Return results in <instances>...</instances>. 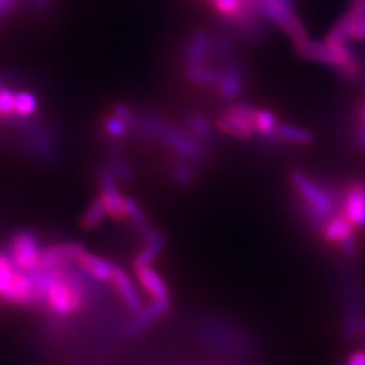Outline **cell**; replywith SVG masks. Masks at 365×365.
Instances as JSON below:
<instances>
[{
	"label": "cell",
	"instance_id": "33",
	"mask_svg": "<svg viewBox=\"0 0 365 365\" xmlns=\"http://www.w3.org/2000/svg\"><path fill=\"white\" fill-rule=\"evenodd\" d=\"M52 0H29L31 6L36 9V11H46L49 8Z\"/></svg>",
	"mask_w": 365,
	"mask_h": 365
},
{
	"label": "cell",
	"instance_id": "29",
	"mask_svg": "<svg viewBox=\"0 0 365 365\" xmlns=\"http://www.w3.org/2000/svg\"><path fill=\"white\" fill-rule=\"evenodd\" d=\"M335 68L341 76H344L346 79H350V81H353V79H356L359 76V60L349 61V63L341 64Z\"/></svg>",
	"mask_w": 365,
	"mask_h": 365
},
{
	"label": "cell",
	"instance_id": "8",
	"mask_svg": "<svg viewBox=\"0 0 365 365\" xmlns=\"http://www.w3.org/2000/svg\"><path fill=\"white\" fill-rule=\"evenodd\" d=\"M98 182L101 189L99 197L104 202L110 218L114 221L127 220V216H125V197H122L118 186V178L110 166L99 169Z\"/></svg>",
	"mask_w": 365,
	"mask_h": 365
},
{
	"label": "cell",
	"instance_id": "14",
	"mask_svg": "<svg viewBox=\"0 0 365 365\" xmlns=\"http://www.w3.org/2000/svg\"><path fill=\"white\" fill-rule=\"evenodd\" d=\"M216 128L227 135L237 137V139H250L255 134V122L242 114L225 110L216 119Z\"/></svg>",
	"mask_w": 365,
	"mask_h": 365
},
{
	"label": "cell",
	"instance_id": "3",
	"mask_svg": "<svg viewBox=\"0 0 365 365\" xmlns=\"http://www.w3.org/2000/svg\"><path fill=\"white\" fill-rule=\"evenodd\" d=\"M262 16L277 25L295 43L307 40V32L294 11V0H256Z\"/></svg>",
	"mask_w": 365,
	"mask_h": 365
},
{
	"label": "cell",
	"instance_id": "26",
	"mask_svg": "<svg viewBox=\"0 0 365 365\" xmlns=\"http://www.w3.org/2000/svg\"><path fill=\"white\" fill-rule=\"evenodd\" d=\"M16 118V91L8 86L0 88V119L9 120Z\"/></svg>",
	"mask_w": 365,
	"mask_h": 365
},
{
	"label": "cell",
	"instance_id": "35",
	"mask_svg": "<svg viewBox=\"0 0 365 365\" xmlns=\"http://www.w3.org/2000/svg\"><path fill=\"white\" fill-rule=\"evenodd\" d=\"M359 335L365 336V319H361V323H359Z\"/></svg>",
	"mask_w": 365,
	"mask_h": 365
},
{
	"label": "cell",
	"instance_id": "15",
	"mask_svg": "<svg viewBox=\"0 0 365 365\" xmlns=\"http://www.w3.org/2000/svg\"><path fill=\"white\" fill-rule=\"evenodd\" d=\"M76 264L87 274V276H90L91 279L99 283L110 282L113 277L114 268H116V264H113V262L101 256H96L93 253H88L87 250L78 257Z\"/></svg>",
	"mask_w": 365,
	"mask_h": 365
},
{
	"label": "cell",
	"instance_id": "25",
	"mask_svg": "<svg viewBox=\"0 0 365 365\" xmlns=\"http://www.w3.org/2000/svg\"><path fill=\"white\" fill-rule=\"evenodd\" d=\"M110 168L118 180H122L125 182L133 180V170H131L130 165L125 162L122 154L118 150H114V148H111L110 150Z\"/></svg>",
	"mask_w": 365,
	"mask_h": 365
},
{
	"label": "cell",
	"instance_id": "24",
	"mask_svg": "<svg viewBox=\"0 0 365 365\" xmlns=\"http://www.w3.org/2000/svg\"><path fill=\"white\" fill-rule=\"evenodd\" d=\"M38 111V99L29 91H17L16 93V116L26 119Z\"/></svg>",
	"mask_w": 365,
	"mask_h": 365
},
{
	"label": "cell",
	"instance_id": "31",
	"mask_svg": "<svg viewBox=\"0 0 365 365\" xmlns=\"http://www.w3.org/2000/svg\"><path fill=\"white\" fill-rule=\"evenodd\" d=\"M351 21H356L358 19L365 16V0H355L349 13L346 14Z\"/></svg>",
	"mask_w": 365,
	"mask_h": 365
},
{
	"label": "cell",
	"instance_id": "11",
	"mask_svg": "<svg viewBox=\"0 0 365 365\" xmlns=\"http://www.w3.org/2000/svg\"><path fill=\"white\" fill-rule=\"evenodd\" d=\"M110 283L113 284V288H114V291H116L123 306L127 307L131 314L135 315L143 309L145 303L142 300V295L139 294V291H137L135 284L127 271L116 265Z\"/></svg>",
	"mask_w": 365,
	"mask_h": 365
},
{
	"label": "cell",
	"instance_id": "5",
	"mask_svg": "<svg viewBox=\"0 0 365 365\" xmlns=\"http://www.w3.org/2000/svg\"><path fill=\"white\" fill-rule=\"evenodd\" d=\"M323 241L334 245L346 257H355L358 255L356 227L353 225L341 210L334 213L326 221L322 235Z\"/></svg>",
	"mask_w": 365,
	"mask_h": 365
},
{
	"label": "cell",
	"instance_id": "32",
	"mask_svg": "<svg viewBox=\"0 0 365 365\" xmlns=\"http://www.w3.org/2000/svg\"><path fill=\"white\" fill-rule=\"evenodd\" d=\"M344 365H365V350H356L350 353Z\"/></svg>",
	"mask_w": 365,
	"mask_h": 365
},
{
	"label": "cell",
	"instance_id": "27",
	"mask_svg": "<svg viewBox=\"0 0 365 365\" xmlns=\"http://www.w3.org/2000/svg\"><path fill=\"white\" fill-rule=\"evenodd\" d=\"M212 4L221 17L225 20H233L242 11L245 0H212Z\"/></svg>",
	"mask_w": 365,
	"mask_h": 365
},
{
	"label": "cell",
	"instance_id": "13",
	"mask_svg": "<svg viewBox=\"0 0 365 365\" xmlns=\"http://www.w3.org/2000/svg\"><path fill=\"white\" fill-rule=\"evenodd\" d=\"M222 76L218 87V93L224 99H233L242 91L244 87V68L235 60H224Z\"/></svg>",
	"mask_w": 365,
	"mask_h": 365
},
{
	"label": "cell",
	"instance_id": "22",
	"mask_svg": "<svg viewBox=\"0 0 365 365\" xmlns=\"http://www.w3.org/2000/svg\"><path fill=\"white\" fill-rule=\"evenodd\" d=\"M19 271L20 269L16 267L9 253L0 251V299L8 292Z\"/></svg>",
	"mask_w": 365,
	"mask_h": 365
},
{
	"label": "cell",
	"instance_id": "7",
	"mask_svg": "<svg viewBox=\"0 0 365 365\" xmlns=\"http://www.w3.org/2000/svg\"><path fill=\"white\" fill-rule=\"evenodd\" d=\"M40 239L36 233L29 230L17 232L9 244V256L13 259L16 267L21 271H36L40 267L41 257Z\"/></svg>",
	"mask_w": 365,
	"mask_h": 365
},
{
	"label": "cell",
	"instance_id": "10",
	"mask_svg": "<svg viewBox=\"0 0 365 365\" xmlns=\"http://www.w3.org/2000/svg\"><path fill=\"white\" fill-rule=\"evenodd\" d=\"M86 251V248L79 244L67 242V244H56L46 247L41 251L40 267L38 269H56L64 268L72 262H76L78 257Z\"/></svg>",
	"mask_w": 365,
	"mask_h": 365
},
{
	"label": "cell",
	"instance_id": "18",
	"mask_svg": "<svg viewBox=\"0 0 365 365\" xmlns=\"http://www.w3.org/2000/svg\"><path fill=\"white\" fill-rule=\"evenodd\" d=\"M107 216H108V213H107L104 202H102L101 197H96L87 205V209L81 215L79 225H81V228H84V230H87V232L95 230L96 227H99L102 222H104Z\"/></svg>",
	"mask_w": 365,
	"mask_h": 365
},
{
	"label": "cell",
	"instance_id": "20",
	"mask_svg": "<svg viewBox=\"0 0 365 365\" xmlns=\"http://www.w3.org/2000/svg\"><path fill=\"white\" fill-rule=\"evenodd\" d=\"M276 137L280 140L295 143V145H309L314 140V135L311 131L294 127V125H288V123L277 125Z\"/></svg>",
	"mask_w": 365,
	"mask_h": 365
},
{
	"label": "cell",
	"instance_id": "1",
	"mask_svg": "<svg viewBox=\"0 0 365 365\" xmlns=\"http://www.w3.org/2000/svg\"><path fill=\"white\" fill-rule=\"evenodd\" d=\"M49 282L43 303L55 317H72L86 304L83 283L63 268L48 269Z\"/></svg>",
	"mask_w": 365,
	"mask_h": 365
},
{
	"label": "cell",
	"instance_id": "30",
	"mask_svg": "<svg viewBox=\"0 0 365 365\" xmlns=\"http://www.w3.org/2000/svg\"><path fill=\"white\" fill-rule=\"evenodd\" d=\"M113 114H114V116L120 118L123 122H127L131 128H133V125H134V122L137 119L134 111L128 106H125V104L113 106Z\"/></svg>",
	"mask_w": 365,
	"mask_h": 365
},
{
	"label": "cell",
	"instance_id": "17",
	"mask_svg": "<svg viewBox=\"0 0 365 365\" xmlns=\"http://www.w3.org/2000/svg\"><path fill=\"white\" fill-rule=\"evenodd\" d=\"M185 76L189 83L195 86L216 87L221 81L222 71L221 68L210 67L207 64H186Z\"/></svg>",
	"mask_w": 365,
	"mask_h": 365
},
{
	"label": "cell",
	"instance_id": "19",
	"mask_svg": "<svg viewBox=\"0 0 365 365\" xmlns=\"http://www.w3.org/2000/svg\"><path fill=\"white\" fill-rule=\"evenodd\" d=\"M186 127L190 135L195 137L201 143L210 142L213 139V127L210 120L202 114H192L186 120Z\"/></svg>",
	"mask_w": 365,
	"mask_h": 365
},
{
	"label": "cell",
	"instance_id": "23",
	"mask_svg": "<svg viewBox=\"0 0 365 365\" xmlns=\"http://www.w3.org/2000/svg\"><path fill=\"white\" fill-rule=\"evenodd\" d=\"M170 177L180 186H189L197 178L195 168H193V163L189 162V160H182L180 158L178 162H175L170 168Z\"/></svg>",
	"mask_w": 365,
	"mask_h": 365
},
{
	"label": "cell",
	"instance_id": "28",
	"mask_svg": "<svg viewBox=\"0 0 365 365\" xmlns=\"http://www.w3.org/2000/svg\"><path fill=\"white\" fill-rule=\"evenodd\" d=\"M102 128H104L106 134L110 135L111 139H122V137L128 134L131 127L127 122H123L120 118L111 114V116H107L104 122H102Z\"/></svg>",
	"mask_w": 365,
	"mask_h": 365
},
{
	"label": "cell",
	"instance_id": "9",
	"mask_svg": "<svg viewBox=\"0 0 365 365\" xmlns=\"http://www.w3.org/2000/svg\"><path fill=\"white\" fill-rule=\"evenodd\" d=\"M341 212L356 228H365V180L349 182L341 195Z\"/></svg>",
	"mask_w": 365,
	"mask_h": 365
},
{
	"label": "cell",
	"instance_id": "21",
	"mask_svg": "<svg viewBox=\"0 0 365 365\" xmlns=\"http://www.w3.org/2000/svg\"><path fill=\"white\" fill-rule=\"evenodd\" d=\"M276 116L269 110H257L255 118V133L260 137H264L267 140H274L276 137V128H277Z\"/></svg>",
	"mask_w": 365,
	"mask_h": 365
},
{
	"label": "cell",
	"instance_id": "12",
	"mask_svg": "<svg viewBox=\"0 0 365 365\" xmlns=\"http://www.w3.org/2000/svg\"><path fill=\"white\" fill-rule=\"evenodd\" d=\"M134 274L139 287L151 300H169V287L157 269L151 265L134 267Z\"/></svg>",
	"mask_w": 365,
	"mask_h": 365
},
{
	"label": "cell",
	"instance_id": "16",
	"mask_svg": "<svg viewBox=\"0 0 365 365\" xmlns=\"http://www.w3.org/2000/svg\"><path fill=\"white\" fill-rule=\"evenodd\" d=\"M213 37L205 32L192 34L185 46L186 64H207L212 58Z\"/></svg>",
	"mask_w": 365,
	"mask_h": 365
},
{
	"label": "cell",
	"instance_id": "6",
	"mask_svg": "<svg viewBox=\"0 0 365 365\" xmlns=\"http://www.w3.org/2000/svg\"><path fill=\"white\" fill-rule=\"evenodd\" d=\"M160 140L175 155H178V158L189 160L192 163H202L207 160V151L200 140L178 128L170 127L168 123H165L162 133H160Z\"/></svg>",
	"mask_w": 365,
	"mask_h": 365
},
{
	"label": "cell",
	"instance_id": "4",
	"mask_svg": "<svg viewBox=\"0 0 365 365\" xmlns=\"http://www.w3.org/2000/svg\"><path fill=\"white\" fill-rule=\"evenodd\" d=\"M295 52L304 60L323 63V64H329L334 67L358 60L355 52L349 48L347 41L304 40L303 43L295 44Z\"/></svg>",
	"mask_w": 365,
	"mask_h": 365
},
{
	"label": "cell",
	"instance_id": "2",
	"mask_svg": "<svg viewBox=\"0 0 365 365\" xmlns=\"http://www.w3.org/2000/svg\"><path fill=\"white\" fill-rule=\"evenodd\" d=\"M289 180L300 201L323 218L329 220L334 213L341 210L338 207L341 205V198H338L334 190L327 189L326 186H319L318 182L300 170H294Z\"/></svg>",
	"mask_w": 365,
	"mask_h": 365
},
{
	"label": "cell",
	"instance_id": "34",
	"mask_svg": "<svg viewBox=\"0 0 365 365\" xmlns=\"http://www.w3.org/2000/svg\"><path fill=\"white\" fill-rule=\"evenodd\" d=\"M356 148L359 151H365V127H362L356 134Z\"/></svg>",
	"mask_w": 365,
	"mask_h": 365
}]
</instances>
